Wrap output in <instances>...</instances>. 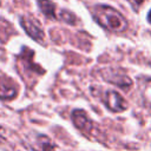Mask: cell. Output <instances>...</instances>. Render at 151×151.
<instances>
[{
  "label": "cell",
  "mask_w": 151,
  "mask_h": 151,
  "mask_svg": "<svg viewBox=\"0 0 151 151\" xmlns=\"http://www.w3.org/2000/svg\"><path fill=\"white\" fill-rule=\"evenodd\" d=\"M1 2H2V0H0V5H1Z\"/></svg>",
  "instance_id": "cell-14"
},
{
  "label": "cell",
  "mask_w": 151,
  "mask_h": 151,
  "mask_svg": "<svg viewBox=\"0 0 151 151\" xmlns=\"http://www.w3.org/2000/svg\"><path fill=\"white\" fill-rule=\"evenodd\" d=\"M71 118H72L74 126L78 130H80L81 132H91L92 131L93 122L88 118V116L86 114V112L84 110H80V109L73 110Z\"/></svg>",
  "instance_id": "cell-4"
},
{
  "label": "cell",
  "mask_w": 151,
  "mask_h": 151,
  "mask_svg": "<svg viewBox=\"0 0 151 151\" xmlns=\"http://www.w3.org/2000/svg\"><path fill=\"white\" fill-rule=\"evenodd\" d=\"M58 18L68 25H76L77 22V17L71 11H67V9H61L58 14Z\"/></svg>",
  "instance_id": "cell-10"
},
{
  "label": "cell",
  "mask_w": 151,
  "mask_h": 151,
  "mask_svg": "<svg viewBox=\"0 0 151 151\" xmlns=\"http://www.w3.org/2000/svg\"><path fill=\"white\" fill-rule=\"evenodd\" d=\"M147 20H149V21L151 22V11L149 12V15H147Z\"/></svg>",
  "instance_id": "cell-13"
},
{
  "label": "cell",
  "mask_w": 151,
  "mask_h": 151,
  "mask_svg": "<svg viewBox=\"0 0 151 151\" xmlns=\"http://www.w3.org/2000/svg\"><path fill=\"white\" fill-rule=\"evenodd\" d=\"M127 1L131 4V6H132L134 9H137V8L143 4V1H144V0H127Z\"/></svg>",
  "instance_id": "cell-12"
},
{
  "label": "cell",
  "mask_w": 151,
  "mask_h": 151,
  "mask_svg": "<svg viewBox=\"0 0 151 151\" xmlns=\"http://www.w3.org/2000/svg\"><path fill=\"white\" fill-rule=\"evenodd\" d=\"M109 83H112L122 88H130L132 85V80L126 76V74H120V73H113L111 76H103Z\"/></svg>",
  "instance_id": "cell-7"
},
{
  "label": "cell",
  "mask_w": 151,
  "mask_h": 151,
  "mask_svg": "<svg viewBox=\"0 0 151 151\" xmlns=\"http://www.w3.org/2000/svg\"><path fill=\"white\" fill-rule=\"evenodd\" d=\"M7 139V131L0 125V144L1 143H5Z\"/></svg>",
  "instance_id": "cell-11"
},
{
  "label": "cell",
  "mask_w": 151,
  "mask_h": 151,
  "mask_svg": "<svg viewBox=\"0 0 151 151\" xmlns=\"http://www.w3.org/2000/svg\"><path fill=\"white\" fill-rule=\"evenodd\" d=\"M38 6L40 8V11L42 12V14L48 18V19H57L58 14H57V9H55V5L52 0H37Z\"/></svg>",
  "instance_id": "cell-8"
},
{
  "label": "cell",
  "mask_w": 151,
  "mask_h": 151,
  "mask_svg": "<svg viewBox=\"0 0 151 151\" xmlns=\"http://www.w3.org/2000/svg\"><path fill=\"white\" fill-rule=\"evenodd\" d=\"M143 101L147 107H151V79L146 80L142 87Z\"/></svg>",
  "instance_id": "cell-9"
},
{
  "label": "cell",
  "mask_w": 151,
  "mask_h": 151,
  "mask_svg": "<svg viewBox=\"0 0 151 151\" xmlns=\"http://www.w3.org/2000/svg\"><path fill=\"white\" fill-rule=\"evenodd\" d=\"M104 103L106 107L112 112H122L127 109V103L124 99V97L113 90H107L105 92Z\"/></svg>",
  "instance_id": "cell-3"
},
{
  "label": "cell",
  "mask_w": 151,
  "mask_h": 151,
  "mask_svg": "<svg viewBox=\"0 0 151 151\" xmlns=\"http://www.w3.org/2000/svg\"><path fill=\"white\" fill-rule=\"evenodd\" d=\"M93 18L100 26L111 32H123L127 27L126 19L111 6H96L93 9Z\"/></svg>",
  "instance_id": "cell-1"
},
{
  "label": "cell",
  "mask_w": 151,
  "mask_h": 151,
  "mask_svg": "<svg viewBox=\"0 0 151 151\" xmlns=\"http://www.w3.org/2000/svg\"><path fill=\"white\" fill-rule=\"evenodd\" d=\"M20 25L24 28V31L37 41H42L45 38V33L42 31V27L40 26L39 21L34 19L31 15H22L20 17Z\"/></svg>",
  "instance_id": "cell-2"
},
{
  "label": "cell",
  "mask_w": 151,
  "mask_h": 151,
  "mask_svg": "<svg viewBox=\"0 0 151 151\" xmlns=\"http://www.w3.org/2000/svg\"><path fill=\"white\" fill-rule=\"evenodd\" d=\"M29 147L33 151H55L54 143L45 134H38L29 144Z\"/></svg>",
  "instance_id": "cell-5"
},
{
  "label": "cell",
  "mask_w": 151,
  "mask_h": 151,
  "mask_svg": "<svg viewBox=\"0 0 151 151\" xmlns=\"http://www.w3.org/2000/svg\"><path fill=\"white\" fill-rule=\"evenodd\" d=\"M18 94V87L9 80L0 79V99L9 100L15 98Z\"/></svg>",
  "instance_id": "cell-6"
}]
</instances>
